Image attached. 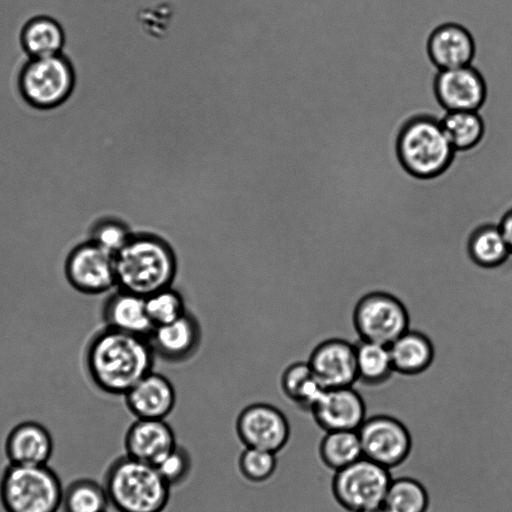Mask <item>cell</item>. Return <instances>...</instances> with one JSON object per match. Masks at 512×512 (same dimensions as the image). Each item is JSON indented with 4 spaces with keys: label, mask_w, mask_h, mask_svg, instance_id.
Here are the masks:
<instances>
[{
    "label": "cell",
    "mask_w": 512,
    "mask_h": 512,
    "mask_svg": "<svg viewBox=\"0 0 512 512\" xmlns=\"http://www.w3.org/2000/svg\"><path fill=\"white\" fill-rule=\"evenodd\" d=\"M358 380L366 384H377L393 372V364L387 345L359 339L355 344Z\"/></svg>",
    "instance_id": "cell-26"
},
{
    "label": "cell",
    "mask_w": 512,
    "mask_h": 512,
    "mask_svg": "<svg viewBox=\"0 0 512 512\" xmlns=\"http://www.w3.org/2000/svg\"><path fill=\"white\" fill-rule=\"evenodd\" d=\"M353 318L360 339L387 346L410 325L408 312L401 300L384 291L363 295L355 306Z\"/></svg>",
    "instance_id": "cell-8"
},
{
    "label": "cell",
    "mask_w": 512,
    "mask_h": 512,
    "mask_svg": "<svg viewBox=\"0 0 512 512\" xmlns=\"http://www.w3.org/2000/svg\"><path fill=\"white\" fill-rule=\"evenodd\" d=\"M454 150L441 122L427 116L409 121L398 140L402 164L419 177H431L442 172L448 166Z\"/></svg>",
    "instance_id": "cell-5"
},
{
    "label": "cell",
    "mask_w": 512,
    "mask_h": 512,
    "mask_svg": "<svg viewBox=\"0 0 512 512\" xmlns=\"http://www.w3.org/2000/svg\"><path fill=\"white\" fill-rule=\"evenodd\" d=\"M143 30L149 36L159 38L166 33L169 28L171 13L169 11L149 10L142 13L139 17Z\"/></svg>",
    "instance_id": "cell-34"
},
{
    "label": "cell",
    "mask_w": 512,
    "mask_h": 512,
    "mask_svg": "<svg viewBox=\"0 0 512 512\" xmlns=\"http://www.w3.org/2000/svg\"><path fill=\"white\" fill-rule=\"evenodd\" d=\"M145 304L154 327L170 323L187 312L183 296L172 286L147 295Z\"/></svg>",
    "instance_id": "cell-30"
},
{
    "label": "cell",
    "mask_w": 512,
    "mask_h": 512,
    "mask_svg": "<svg viewBox=\"0 0 512 512\" xmlns=\"http://www.w3.org/2000/svg\"><path fill=\"white\" fill-rule=\"evenodd\" d=\"M392 480L390 470L362 457L334 472L331 491L348 512H361L383 503Z\"/></svg>",
    "instance_id": "cell-7"
},
{
    "label": "cell",
    "mask_w": 512,
    "mask_h": 512,
    "mask_svg": "<svg viewBox=\"0 0 512 512\" xmlns=\"http://www.w3.org/2000/svg\"><path fill=\"white\" fill-rule=\"evenodd\" d=\"M235 431L244 447L276 454L286 447L291 436L290 422L285 413L265 402L245 406L237 415Z\"/></svg>",
    "instance_id": "cell-11"
},
{
    "label": "cell",
    "mask_w": 512,
    "mask_h": 512,
    "mask_svg": "<svg viewBox=\"0 0 512 512\" xmlns=\"http://www.w3.org/2000/svg\"><path fill=\"white\" fill-rule=\"evenodd\" d=\"M357 431L363 457L389 470L403 464L411 453V433L394 415H368Z\"/></svg>",
    "instance_id": "cell-9"
},
{
    "label": "cell",
    "mask_w": 512,
    "mask_h": 512,
    "mask_svg": "<svg viewBox=\"0 0 512 512\" xmlns=\"http://www.w3.org/2000/svg\"><path fill=\"white\" fill-rule=\"evenodd\" d=\"M467 249L471 259L485 268L498 267L511 257L497 223H485L476 227L468 238Z\"/></svg>",
    "instance_id": "cell-24"
},
{
    "label": "cell",
    "mask_w": 512,
    "mask_h": 512,
    "mask_svg": "<svg viewBox=\"0 0 512 512\" xmlns=\"http://www.w3.org/2000/svg\"><path fill=\"white\" fill-rule=\"evenodd\" d=\"M280 387L289 401L308 413L324 391L307 359L296 360L284 368L280 377Z\"/></svg>",
    "instance_id": "cell-23"
},
{
    "label": "cell",
    "mask_w": 512,
    "mask_h": 512,
    "mask_svg": "<svg viewBox=\"0 0 512 512\" xmlns=\"http://www.w3.org/2000/svg\"><path fill=\"white\" fill-rule=\"evenodd\" d=\"M309 413L324 432L357 431L367 418L368 409L362 395L352 386L324 389Z\"/></svg>",
    "instance_id": "cell-12"
},
{
    "label": "cell",
    "mask_w": 512,
    "mask_h": 512,
    "mask_svg": "<svg viewBox=\"0 0 512 512\" xmlns=\"http://www.w3.org/2000/svg\"><path fill=\"white\" fill-rule=\"evenodd\" d=\"M441 125L455 150L472 147L483 134V122L476 111H448Z\"/></svg>",
    "instance_id": "cell-29"
},
{
    "label": "cell",
    "mask_w": 512,
    "mask_h": 512,
    "mask_svg": "<svg viewBox=\"0 0 512 512\" xmlns=\"http://www.w3.org/2000/svg\"><path fill=\"white\" fill-rule=\"evenodd\" d=\"M64 273L68 283L83 294L99 295L117 287L115 255L90 239L69 251Z\"/></svg>",
    "instance_id": "cell-10"
},
{
    "label": "cell",
    "mask_w": 512,
    "mask_h": 512,
    "mask_svg": "<svg viewBox=\"0 0 512 512\" xmlns=\"http://www.w3.org/2000/svg\"><path fill=\"white\" fill-rule=\"evenodd\" d=\"M277 454L252 447H244L241 451L237 466L241 476L251 483L268 481L277 469Z\"/></svg>",
    "instance_id": "cell-31"
},
{
    "label": "cell",
    "mask_w": 512,
    "mask_h": 512,
    "mask_svg": "<svg viewBox=\"0 0 512 512\" xmlns=\"http://www.w3.org/2000/svg\"><path fill=\"white\" fill-rule=\"evenodd\" d=\"M201 338L200 324L188 311L170 323L153 327L148 336L155 355L171 363L191 358L198 350Z\"/></svg>",
    "instance_id": "cell-14"
},
{
    "label": "cell",
    "mask_w": 512,
    "mask_h": 512,
    "mask_svg": "<svg viewBox=\"0 0 512 512\" xmlns=\"http://www.w3.org/2000/svg\"><path fill=\"white\" fill-rule=\"evenodd\" d=\"M117 287L138 295H147L172 286L178 260L175 250L153 232H133L115 254Z\"/></svg>",
    "instance_id": "cell-2"
},
{
    "label": "cell",
    "mask_w": 512,
    "mask_h": 512,
    "mask_svg": "<svg viewBox=\"0 0 512 512\" xmlns=\"http://www.w3.org/2000/svg\"><path fill=\"white\" fill-rule=\"evenodd\" d=\"M318 455L322 464L333 472L363 457L358 431H327L321 438Z\"/></svg>",
    "instance_id": "cell-25"
},
{
    "label": "cell",
    "mask_w": 512,
    "mask_h": 512,
    "mask_svg": "<svg viewBox=\"0 0 512 512\" xmlns=\"http://www.w3.org/2000/svg\"><path fill=\"white\" fill-rule=\"evenodd\" d=\"M393 368L403 374H416L433 360L434 347L423 332L408 329L389 346Z\"/></svg>",
    "instance_id": "cell-22"
},
{
    "label": "cell",
    "mask_w": 512,
    "mask_h": 512,
    "mask_svg": "<svg viewBox=\"0 0 512 512\" xmlns=\"http://www.w3.org/2000/svg\"><path fill=\"white\" fill-rule=\"evenodd\" d=\"M429 53L440 69H452L470 64L474 44L469 32L457 24H445L437 28L429 40Z\"/></svg>",
    "instance_id": "cell-20"
},
{
    "label": "cell",
    "mask_w": 512,
    "mask_h": 512,
    "mask_svg": "<svg viewBox=\"0 0 512 512\" xmlns=\"http://www.w3.org/2000/svg\"><path fill=\"white\" fill-rule=\"evenodd\" d=\"M66 36L62 25L47 15L29 19L20 32V44L28 58L61 54Z\"/></svg>",
    "instance_id": "cell-21"
},
{
    "label": "cell",
    "mask_w": 512,
    "mask_h": 512,
    "mask_svg": "<svg viewBox=\"0 0 512 512\" xmlns=\"http://www.w3.org/2000/svg\"><path fill=\"white\" fill-rule=\"evenodd\" d=\"M155 357L148 337L105 327L90 339L85 366L96 388L108 395L124 396L153 370Z\"/></svg>",
    "instance_id": "cell-1"
},
{
    "label": "cell",
    "mask_w": 512,
    "mask_h": 512,
    "mask_svg": "<svg viewBox=\"0 0 512 512\" xmlns=\"http://www.w3.org/2000/svg\"><path fill=\"white\" fill-rule=\"evenodd\" d=\"M361 512H389V511L384 507L383 504H381L379 506L369 508V509L363 510Z\"/></svg>",
    "instance_id": "cell-36"
},
{
    "label": "cell",
    "mask_w": 512,
    "mask_h": 512,
    "mask_svg": "<svg viewBox=\"0 0 512 512\" xmlns=\"http://www.w3.org/2000/svg\"><path fill=\"white\" fill-rule=\"evenodd\" d=\"M4 449L10 464L45 465L52 456L53 439L41 423L24 421L10 430Z\"/></svg>",
    "instance_id": "cell-18"
},
{
    "label": "cell",
    "mask_w": 512,
    "mask_h": 512,
    "mask_svg": "<svg viewBox=\"0 0 512 512\" xmlns=\"http://www.w3.org/2000/svg\"><path fill=\"white\" fill-rule=\"evenodd\" d=\"M102 317L105 327L143 337H148L154 327L146 310L145 297L120 288L106 299Z\"/></svg>",
    "instance_id": "cell-19"
},
{
    "label": "cell",
    "mask_w": 512,
    "mask_h": 512,
    "mask_svg": "<svg viewBox=\"0 0 512 512\" xmlns=\"http://www.w3.org/2000/svg\"><path fill=\"white\" fill-rule=\"evenodd\" d=\"M110 505L104 485L90 478H79L63 489V512H107Z\"/></svg>",
    "instance_id": "cell-27"
},
{
    "label": "cell",
    "mask_w": 512,
    "mask_h": 512,
    "mask_svg": "<svg viewBox=\"0 0 512 512\" xmlns=\"http://www.w3.org/2000/svg\"><path fill=\"white\" fill-rule=\"evenodd\" d=\"M499 227L512 255V208L503 215L499 222Z\"/></svg>",
    "instance_id": "cell-35"
},
{
    "label": "cell",
    "mask_w": 512,
    "mask_h": 512,
    "mask_svg": "<svg viewBox=\"0 0 512 512\" xmlns=\"http://www.w3.org/2000/svg\"><path fill=\"white\" fill-rule=\"evenodd\" d=\"M155 467L172 488L188 478L192 459L187 449L177 444Z\"/></svg>",
    "instance_id": "cell-33"
},
{
    "label": "cell",
    "mask_w": 512,
    "mask_h": 512,
    "mask_svg": "<svg viewBox=\"0 0 512 512\" xmlns=\"http://www.w3.org/2000/svg\"><path fill=\"white\" fill-rule=\"evenodd\" d=\"M123 397L128 411L136 419H166L176 404V391L172 382L153 370Z\"/></svg>",
    "instance_id": "cell-16"
},
{
    "label": "cell",
    "mask_w": 512,
    "mask_h": 512,
    "mask_svg": "<svg viewBox=\"0 0 512 512\" xmlns=\"http://www.w3.org/2000/svg\"><path fill=\"white\" fill-rule=\"evenodd\" d=\"M103 485L117 512H163L170 500L171 487L157 468L126 454L108 466Z\"/></svg>",
    "instance_id": "cell-3"
},
{
    "label": "cell",
    "mask_w": 512,
    "mask_h": 512,
    "mask_svg": "<svg viewBox=\"0 0 512 512\" xmlns=\"http://www.w3.org/2000/svg\"><path fill=\"white\" fill-rule=\"evenodd\" d=\"M382 504L389 512H428L430 497L417 479L399 477L391 480Z\"/></svg>",
    "instance_id": "cell-28"
},
{
    "label": "cell",
    "mask_w": 512,
    "mask_h": 512,
    "mask_svg": "<svg viewBox=\"0 0 512 512\" xmlns=\"http://www.w3.org/2000/svg\"><path fill=\"white\" fill-rule=\"evenodd\" d=\"M123 444L127 456L155 466L178 443L165 419H135L125 432Z\"/></svg>",
    "instance_id": "cell-15"
},
{
    "label": "cell",
    "mask_w": 512,
    "mask_h": 512,
    "mask_svg": "<svg viewBox=\"0 0 512 512\" xmlns=\"http://www.w3.org/2000/svg\"><path fill=\"white\" fill-rule=\"evenodd\" d=\"M63 489L60 478L47 464L9 463L0 478V503L5 512H57Z\"/></svg>",
    "instance_id": "cell-4"
},
{
    "label": "cell",
    "mask_w": 512,
    "mask_h": 512,
    "mask_svg": "<svg viewBox=\"0 0 512 512\" xmlns=\"http://www.w3.org/2000/svg\"><path fill=\"white\" fill-rule=\"evenodd\" d=\"M307 361L324 389L352 387L358 380L354 343L342 338L319 342Z\"/></svg>",
    "instance_id": "cell-13"
},
{
    "label": "cell",
    "mask_w": 512,
    "mask_h": 512,
    "mask_svg": "<svg viewBox=\"0 0 512 512\" xmlns=\"http://www.w3.org/2000/svg\"><path fill=\"white\" fill-rule=\"evenodd\" d=\"M132 234L133 231L124 221L115 217H104L91 226L89 239L115 255Z\"/></svg>",
    "instance_id": "cell-32"
},
{
    "label": "cell",
    "mask_w": 512,
    "mask_h": 512,
    "mask_svg": "<svg viewBox=\"0 0 512 512\" xmlns=\"http://www.w3.org/2000/svg\"><path fill=\"white\" fill-rule=\"evenodd\" d=\"M76 81L70 60L61 54L29 58L18 75V89L30 106L47 110L60 106L73 92Z\"/></svg>",
    "instance_id": "cell-6"
},
{
    "label": "cell",
    "mask_w": 512,
    "mask_h": 512,
    "mask_svg": "<svg viewBox=\"0 0 512 512\" xmlns=\"http://www.w3.org/2000/svg\"><path fill=\"white\" fill-rule=\"evenodd\" d=\"M435 89L447 111H476L485 97L483 79L470 65L440 70Z\"/></svg>",
    "instance_id": "cell-17"
}]
</instances>
